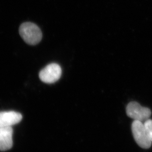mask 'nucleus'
Here are the masks:
<instances>
[{"label": "nucleus", "instance_id": "2", "mask_svg": "<svg viewBox=\"0 0 152 152\" xmlns=\"http://www.w3.org/2000/svg\"><path fill=\"white\" fill-rule=\"evenodd\" d=\"M132 131L136 143L143 149H149L152 145L147 135L143 123L140 121L134 120L132 125Z\"/></svg>", "mask_w": 152, "mask_h": 152}, {"label": "nucleus", "instance_id": "1", "mask_svg": "<svg viewBox=\"0 0 152 152\" xmlns=\"http://www.w3.org/2000/svg\"><path fill=\"white\" fill-rule=\"evenodd\" d=\"M19 34L26 43L37 45L42 40V34L40 28L34 23L25 22L19 28Z\"/></svg>", "mask_w": 152, "mask_h": 152}, {"label": "nucleus", "instance_id": "3", "mask_svg": "<svg viewBox=\"0 0 152 152\" xmlns=\"http://www.w3.org/2000/svg\"><path fill=\"white\" fill-rule=\"evenodd\" d=\"M126 113L129 118L142 122L149 119L151 115V111L149 108L142 107L140 104L134 101L128 104Z\"/></svg>", "mask_w": 152, "mask_h": 152}, {"label": "nucleus", "instance_id": "4", "mask_svg": "<svg viewBox=\"0 0 152 152\" xmlns=\"http://www.w3.org/2000/svg\"><path fill=\"white\" fill-rule=\"evenodd\" d=\"M61 75L60 66L56 63H51L40 71L39 77L45 83H53L59 80Z\"/></svg>", "mask_w": 152, "mask_h": 152}, {"label": "nucleus", "instance_id": "7", "mask_svg": "<svg viewBox=\"0 0 152 152\" xmlns=\"http://www.w3.org/2000/svg\"><path fill=\"white\" fill-rule=\"evenodd\" d=\"M143 124L147 135L150 140L152 142V120L149 119L147 120Z\"/></svg>", "mask_w": 152, "mask_h": 152}, {"label": "nucleus", "instance_id": "6", "mask_svg": "<svg viewBox=\"0 0 152 152\" xmlns=\"http://www.w3.org/2000/svg\"><path fill=\"white\" fill-rule=\"evenodd\" d=\"M13 129L12 127L0 128V151L10 149L13 145Z\"/></svg>", "mask_w": 152, "mask_h": 152}, {"label": "nucleus", "instance_id": "5", "mask_svg": "<svg viewBox=\"0 0 152 152\" xmlns=\"http://www.w3.org/2000/svg\"><path fill=\"white\" fill-rule=\"evenodd\" d=\"M22 116L18 112L13 111L0 112V128L12 127L20 122Z\"/></svg>", "mask_w": 152, "mask_h": 152}]
</instances>
